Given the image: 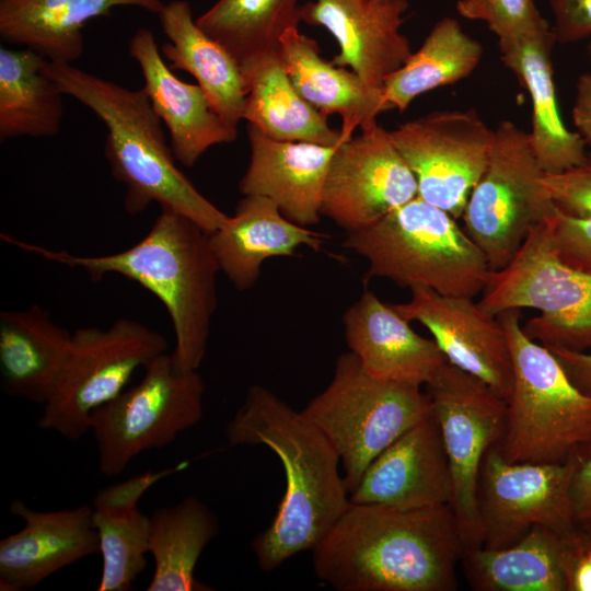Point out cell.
I'll list each match as a JSON object with an SVG mask.
<instances>
[{"label": "cell", "mask_w": 591, "mask_h": 591, "mask_svg": "<svg viewBox=\"0 0 591 591\" xmlns=\"http://www.w3.org/2000/svg\"><path fill=\"white\" fill-rule=\"evenodd\" d=\"M224 431L231 447H267L285 470L277 512L252 542L259 568L273 571L298 553L312 551L349 506L339 455L301 410L258 384L248 387Z\"/></svg>", "instance_id": "1"}, {"label": "cell", "mask_w": 591, "mask_h": 591, "mask_svg": "<svg viewBox=\"0 0 591 591\" xmlns=\"http://www.w3.org/2000/svg\"><path fill=\"white\" fill-rule=\"evenodd\" d=\"M312 552L316 577L337 591H454L463 545L450 505L350 502Z\"/></svg>", "instance_id": "2"}, {"label": "cell", "mask_w": 591, "mask_h": 591, "mask_svg": "<svg viewBox=\"0 0 591 591\" xmlns=\"http://www.w3.org/2000/svg\"><path fill=\"white\" fill-rule=\"evenodd\" d=\"M1 239L25 252L72 268L83 269L92 281L120 275L155 296L172 322L176 368L198 370L208 346L217 310V275L220 271L209 235L190 219L161 208L146 236L127 250L100 256H80L20 241Z\"/></svg>", "instance_id": "3"}, {"label": "cell", "mask_w": 591, "mask_h": 591, "mask_svg": "<svg viewBox=\"0 0 591 591\" xmlns=\"http://www.w3.org/2000/svg\"><path fill=\"white\" fill-rule=\"evenodd\" d=\"M46 74L65 95L93 112L106 128L104 155L125 186V210L138 215L155 202L199 225L208 234L228 215L207 199L176 166L162 120L143 89L131 90L72 63L47 62Z\"/></svg>", "instance_id": "4"}, {"label": "cell", "mask_w": 591, "mask_h": 591, "mask_svg": "<svg viewBox=\"0 0 591 591\" xmlns=\"http://www.w3.org/2000/svg\"><path fill=\"white\" fill-rule=\"evenodd\" d=\"M497 316L508 337L513 380L496 448L508 462L560 463L580 455L591 448V396L547 347L524 333L520 309Z\"/></svg>", "instance_id": "5"}, {"label": "cell", "mask_w": 591, "mask_h": 591, "mask_svg": "<svg viewBox=\"0 0 591 591\" xmlns=\"http://www.w3.org/2000/svg\"><path fill=\"white\" fill-rule=\"evenodd\" d=\"M343 246L367 259L368 276L402 288L474 298L490 274L484 253L455 218L419 196L369 227L347 232Z\"/></svg>", "instance_id": "6"}, {"label": "cell", "mask_w": 591, "mask_h": 591, "mask_svg": "<svg viewBox=\"0 0 591 591\" xmlns=\"http://www.w3.org/2000/svg\"><path fill=\"white\" fill-rule=\"evenodd\" d=\"M337 451L348 494L369 464L432 413L420 385L378 379L351 351L341 354L329 384L301 410Z\"/></svg>", "instance_id": "7"}, {"label": "cell", "mask_w": 591, "mask_h": 591, "mask_svg": "<svg viewBox=\"0 0 591 591\" xmlns=\"http://www.w3.org/2000/svg\"><path fill=\"white\" fill-rule=\"evenodd\" d=\"M480 306L493 315L513 309L541 313L522 325L547 348L591 349V275L555 254L545 219L531 230L511 262L490 271Z\"/></svg>", "instance_id": "8"}, {"label": "cell", "mask_w": 591, "mask_h": 591, "mask_svg": "<svg viewBox=\"0 0 591 591\" xmlns=\"http://www.w3.org/2000/svg\"><path fill=\"white\" fill-rule=\"evenodd\" d=\"M159 332L129 318L72 333L65 367L37 426L76 441L91 430V416L115 399L136 371L167 350Z\"/></svg>", "instance_id": "9"}, {"label": "cell", "mask_w": 591, "mask_h": 591, "mask_svg": "<svg viewBox=\"0 0 591 591\" xmlns=\"http://www.w3.org/2000/svg\"><path fill=\"white\" fill-rule=\"evenodd\" d=\"M143 369L136 385L91 416L105 476L121 474L140 453L171 444L202 418L205 383L197 370H179L166 352Z\"/></svg>", "instance_id": "10"}, {"label": "cell", "mask_w": 591, "mask_h": 591, "mask_svg": "<svg viewBox=\"0 0 591 591\" xmlns=\"http://www.w3.org/2000/svg\"><path fill=\"white\" fill-rule=\"evenodd\" d=\"M529 132L502 120L495 129L488 162L472 189L464 231L484 253L490 271L502 269L532 229L553 208Z\"/></svg>", "instance_id": "11"}, {"label": "cell", "mask_w": 591, "mask_h": 591, "mask_svg": "<svg viewBox=\"0 0 591 591\" xmlns=\"http://www.w3.org/2000/svg\"><path fill=\"white\" fill-rule=\"evenodd\" d=\"M426 386L448 455L452 479L450 507L463 549L483 546L478 477L486 452L503 434L506 399L449 361Z\"/></svg>", "instance_id": "12"}, {"label": "cell", "mask_w": 591, "mask_h": 591, "mask_svg": "<svg viewBox=\"0 0 591 591\" xmlns=\"http://www.w3.org/2000/svg\"><path fill=\"white\" fill-rule=\"evenodd\" d=\"M390 138L415 175L418 196L462 217L495 138L474 108L433 111L399 125Z\"/></svg>", "instance_id": "13"}, {"label": "cell", "mask_w": 591, "mask_h": 591, "mask_svg": "<svg viewBox=\"0 0 591 591\" xmlns=\"http://www.w3.org/2000/svg\"><path fill=\"white\" fill-rule=\"evenodd\" d=\"M578 456L560 463L508 462L490 447L477 486L483 546L507 547L534 526L573 531L571 480Z\"/></svg>", "instance_id": "14"}, {"label": "cell", "mask_w": 591, "mask_h": 591, "mask_svg": "<svg viewBox=\"0 0 591 591\" xmlns=\"http://www.w3.org/2000/svg\"><path fill=\"white\" fill-rule=\"evenodd\" d=\"M418 196L415 175L378 123L337 146L321 215L347 232L361 230Z\"/></svg>", "instance_id": "15"}, {"label": "cell", "mask_w": 591, "mask_h": 591, "mask_svg": "<svg viewBox=\"0 0 591 591\" xmlns=\"http://www.w3.org/2000/svg\"><path fill=\"white\" fill-rule=\"evenodd\" d=\"M409 290L410 300L393 308L408 322L422 324L447 361L507 399L512 389V359L499 317L471 297L445 296L426 287Z\"/></svg>", "instance_id": "16"}, {"label": "cell", "mask_w": 591, "mask_h": 591, "mask_svg": "<svg viewBox=\"0 0 591 591\" xmlns=\"http://www.w3.org/2000/svg\"><path fill=\"white\" fill-rule=\"evenodd\" d=\"M408 5L407 0H310L301 5L300 19L326 28L336 39L334 65L349 68L370 86L383 88L413 53L401 33Z\"/></svg>", "instance_id": "17"}, {"label": "cell", "mask_w": 591, "mask_h": 591, "mask_svg": "<svg viewBox=\"0 0 591 591\" xmlns=\"http://www.w3.org/2000/svg\"><path fill=\"white\" fill-rule=\"evenodd\" d=\"M452 479L433 413L406 430L367 467L349 501L396 509L450 505Z\"/></svg>", "instance_id": "18"}, {"label": "cell", "mask_w": 591, "mask_h": 591, "mask_svg": "<svg viewBox=\"0 0 591 591\" xmlns=\"http://www.w3.org/2000/svg\"><path fill=\"white\" fill-rule=\"evenodd\" d=\"M9 510L24 526L0 541V589L28 590L56 571L100 553L92 506L36 511L21 500Z\"/></svg>", "instance_id": "19"}, {"label": "cell", "mask_w": 591, "mask_h": 591, "mask_svg": "<svg viewBox=\"0 0 591 591\" xmlns=\"http://www.w3.org/2000/svg\"><path fill=\"white\" fill-rule=\"evenodd\" d=\"M128 53L141 70L153 111L169 130L177 162L192 167L211 147L236 139L237 128L218 115L202 89L173 74L150 30L134 33Z\"/></svg>", "instance_id": "20"}, {"label": "cell", "mask_w": 591, "mask_h": 591, "mask_svg": "<svg viewBox=\"0 0 591 591\" xmlns=\"http://www.w3.org/2000/svg\"><path fill=\"white\" fill-rule=\"evenodd\" d=\"M349 351L370 375L427 385L447 361L434 339L417 334L394 308L366 290L344 313Z\"/></svg>", "instance_id": "21"}, {"label": "cell", "mask_w": 591, "mask_h": 591, "mask_svg": "<svg viewBox=\"0 0 591 591\" xmlns=\"http://www.w3.org/2000/svg\"><path fill=\"white\" fill-rule=\"evenodd\" d=\"M247 137L250 162L239 183L240 193L270 199L297 224L318 223L323 188L337 147L274 140L251 125Z\"/></svg>", "instance_id": "22"}, {"label": "cell", "mask_w": 591, "mask_h": 591, "mask_svg": "<svg viewBox=\"0 0 591 591\" xmlns=\"http://www.w3.org/2000/svg\"><path fill=\"white\" fill-rule=\"evenodd\" d=\"M556 38L552 26L510 39L498 40L501 60L529 92L534 155L545 174H557L580 165L588 157L578 132L563 121L557 103L553 69Z\"/></svg>", "instance_id": "23"}, {"label": "cell", "mask_w": 591, "mask_h": 591, "mask_svg": "<svg viewBox=\"0 0 591 591\" xmlns=\"http://www.w3.org/2000/svg\"><path fill=\"white\" fill-rule=\"evenodd\" d=\"M208 235L220 271L239 291L254 287L266 259L294 256L300 246L320 251L328 237L289 220L263 196H244L234 215Z\"/></svg>", "instance_id": "24"}, {"label": "cell", "mask_w": 591, "mask_h": 591, "mask_svg": "<svg viewBox=\"0 0 591 591\" xmlns=\"http://www.w3.org/2000/svg\"><path fill=\"white\" fill-rule=\"evenodd\" d=\"M278 51L302 97L326 116H340L345 139L351 138L355 129L378 123L380 114L392 111L383 88L370 86L352 70L325 60L317 42L298 27L281 36Z\"/></svg>", "instance_id": "25"}, {"label": "cell", "mask_w": 591, "mask_h": 591, "mask_svg": "<svg viewBox=\"0 0 591 591\" xmlns=\"http://www.w3.org/2000/svg\"><path fill=\"white\" fill-rule=\"evenodd\" d=\"M72 333L39 305L0 312V383L10 396L44 405L68 358Z\"/></svg>", "instance_id": "26"}, {"label": "cell", "mask_w": 591, "mask_h": 591, "mask_svg": "<svg viewBox=\"0 0 591 591\" xmlns=\"http://www.w3.org/2000/svg\"><path fill=\"white\" fill-rule=\"evenodd\" d=\"M161 0H0V35L54 63H72L84 51L83 28L117 7L159 14Z\"/></svg>", "instance_id": "27"}, {"label": "cell", "mask_w": 591, "mask_h": 591, "mask_svg": "<svg viewBox=\"0 0 591 591\" xmlns=\"http://www.w3.org/2000/svg\"><path fill=\"white\" fill-rule=\"evenodd\" d=\"M158 15L170 40L160 48L169 67L192 74L218 115L237 127L246 102L240 61L197 24L187 1L164 3Z\"/></svg>", "instance_id": "28"}, {"label": "cell", "mask_w": 591, "mask_h": 591, "mask_svg": "<svg viewBox=\"0 0 591 591\" xmlns=\"http://www.w3.org/2000/svg\"><path fill=\"white\" fill-rule=\"evenodd\" d=\"M246 86L243 119L264 136L279 141H302L337 147L347 140L333 129L326 115L305 101L292 83L276 49L240 62Z\"/></svg>", "instance_id": "29"}, {"label": "cell", "mask_w": 591, "mask_h": 591, "mask_svg": "<svg viewBox=\"0 0 591 591\" xmlns=\"http://www.w3.org/2000/svg\"><path fill=\"white\" fill-rule=\"evenodd\" d=\"M184 466L179 463L173 468L147 472L97 493L92 503L103 559L97 591H128L146 569L150 515L139 510V499L154 483Z\"/></svg>", "instance_id": "30"}, {"label": "cell", "mask_w": 591, "mask_h": 591, "mask_svg": "<svg viewBox=\"0 0 591 591\" xmlns=\"http://www.w3.org/2000/svg\"><path fill=\"white\" fill-rule=\"evenodd\" d=\"M565 535L534 526L507 547L464 548V576L476 591H567Z\"/></svg>", "instance_id": "31"}, {"label": "cell", "mask_w": 591, "mask_h": 591, "mask_svg": "<svg viewBox=\"0 0 591 591\" xmlns=\"http://www.w3.org/2000/svg\"><path fill=\"white\" fill-rule=\"evenodd\" d=\"M219 531L215 513L198 498L186 497L150 515L149 553L154 571L147 591H209L195 577L198 559Z\"/></svg>", "instance_id": "32"}, {"label": "cell", "mask_w": 591, "mask_h": 591, "mask_svg": "<svg viewBox=\"0 0 591 591\" xmlns=\"http://www.w3.org/2000/svg\"><path fill=\"white\" fill-rule=\"evenodd\" d=\"M48 60L30 48L0 49V138L58 135L62 91L45 72Z\"/></svg>", "instance_id": "33"}, {"label": "cell", "mask_w": 591, "mask_h": 591, "mask_svg": "<svg viewBox=\"0 0 591 591\" xmlns=\"http://www.w3.org/2000/svg\"><path fill=\"white\" fill-rule=\"evenodd\" d=\"M483 45L450 16L439 20L419 49L383 83L392 109L403 113L419 95L468 77L483 57Z\"/></svg>", "instance_id": "34"}, {"label": "cell", "mask_w": 591, "mask_h": 591, "mask_svg": "<svg viewBox=\"0 0 591 591\" xmlns=\"http://www.w3.org/2000/svg\"><path fill=\"white\" fill-rule=\"evenodd\" d=\"M300 0H218L197 24L240 62L278 48L281 36L298 27Z\"/></svg>", "instance_id": "35"}, {"label": "cell", "mask_w": 591, "mask_h": 591, "mask_svg": "<svg viewBox=\"0 0 591 591\" xmlns=\"http://www.w3.org/2000/svg\"><path fill=\"white\" fill-rule=\"evenodd\" d=\"M457 13L484 22L500 39L515 38L548 26L534 0H457Z\"/></svg>", "instance_id": "36"}, {"label": "cell", "mask_w": 591, "mask_h": 591, "mask_svg": "<svg viewBox=\"0 0 591 591\" xmlns=\"http://www.w3.org/2000/svg\"><path fill=\"white\" fill-rule=\"evenodd\" d=\"M545 223L558 258L591 275V218L568 215L553 205Z\"/></svg>", "instance_id": "37"}, {"label": "cell", "mask_w": 591, "mask_h": 591, "mask_svg": "<svg viewBox=\"0 0 591 591\" xmlns=\"http://www.w3.org/2000/svg\"><path fill=\"white\" fill-rule=\"evenodd\" d=\"M541 183L558 209L591 218V152L580 165L557 174L544 173Z\"/></svg>", "instance_id": "38"}, {"label": "cell", "mask_w": 591, "mask_h": 591, "mask_svg": "<svg viewBox=\"0 0 591 591\" xmlns=\"http://www.w3.org/2000/svg\"><path fill=\"white\" fill-rule=\"evenodd\" d=\"M556 42H579L591 35V0H549Z\"/></svg>", "instance_id": "39"}, {"label": "cell", "mask_w": 591, "mask_h": 591, "mask_svg": "<svg viewBox=\"0 0 591 591\" xmlns=\"http://www.w3.org/2000/svg\"><path fill=\"white\" fill-rule=\"evenodd\" d=\"M564 571L567 591H591V536L577 528L565 535Z\"/></svg>", "instance_id": "40"}, {"label": "cell", "mask_w": 591, "mask_h": 591, "mask_svg": "<svg viewBox=\"0 0 591 591\" xmlns=\"http://www.w3.org/2000/svg\"><path fill=\"white\" fill-rule=\"evenodd\" d=\"M576 528L591 536V448L578 456L571 480Z\"/></svg>", "instance_id": "41"}, {"label": "cell", "mask_w": 591, "mask_h": 591, "mask_svg": "<svg viewBox=\"0 0 591 591\" xmlns=\"http://www.w3.org/2000/svg\"><path fill=\"white\" fill-rule=\"evenodd\" d=\"M558 359L571 382L591 396V349L575 351L566 348H548Z\"/></svg>", "instance_id": "42"}, {"label": "cell", "mask_w": 591, "mask_h": 591, "mask_svg": "<svg viewBox=\"0 0 591 591\" xmlns=\"http://www.w3.org/2000/svg\"><path fill=\"white\" fill-rule=\"evenodd\" d=\"M572 120L591 152V72L581 74L577 80Z\"/></svg>", "instance_id": "43"}, {"label": "cell", "mask_w": 591, "mask_h": 591, "mask_svg": "<svg viewBox=\"0 0 591 591\" xmlns=\"http://www.w3.org/2000/svg\"><path fill=\"white\" fill-rule=\"evenodd\" d=\"M587 53H588V55H589V57L591 59V42L587 46Z\"/></svg>", "instance_id": "44"}]
</instances>
